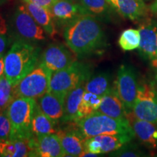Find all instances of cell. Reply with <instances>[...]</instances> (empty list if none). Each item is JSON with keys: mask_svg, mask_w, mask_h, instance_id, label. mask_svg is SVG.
Here are the masks:
<instances>
[{"mask_svg": "<svg viewBox=\"0 0 157 157\" xmlns=\"http://www.w3.org/2000/svg\"><path fill=\"white\" fill-rule=\"evenodd\" d=\"M63 37L68 48L81 58L97 52L106 45L101 25L89 14L80 15L65 26Z\"/></svg>", "mask_w": 157, "mask_h": 157, "instance_id": "6da1fadb", "label": "cell"}, {"mask_svg": "<svg viewBox=\"0 0 157 157\" xmlns=\"http://www.w3.org/2000/svg\"><path fill=\"white\" fill-rule=\"evenodd\" d=\"M40 48L17 39L5 56V76L14 86L39 63Z\"/></svg>", "mask_w": 157, "mask_h": 157, "instance_id": "7a4b0ae2", "label": "cell"}, {"mask_svg": "<svg viewBox=\"0 0 157 157\" xmlns=\"http://www.w3.org/2000/svg\"><path fill=\"white\" fill-rule=\"evenodd\" d=\"M72 122L74 128L85 139L101 135H131L135 136L128 120H118L98 111Z\"/></svg>", "mask_w": 157, "mask_h": 157, "instance_id": "3957f363", "label": "cell"}, {"mask_svg": "<svg viewBox=\"0 0 157 157\" xmlns=\"http://www.w3.org/2000/svg\"><path fill=\"white\" fill-rule=\"evenodd\" d=\"M36 101L34 98H15L7 109L12 125L10 140H30L34 137L32 120Z\"/></svg>", "mask_w": 157, "mask_h": 157, "instance_id": "277c9868", "label": "cell"}, {"mask_svg": "<svg viewBox=\"0 0 157 157\" xmlns=\"http://www.w3.org/2000/svg\"><path fill=\"white\" fill-rule=\"evenodd\" d=\"M91 67L76 60L63 69L52 73L50 91L66 98L67 94L91 77Z\"/></svg>", "mask_w": 157, "mask_h": 157, "instance_id": "5b68a950", "label": "cell"}, {"mask_svg": "<svg viewBox=\"0 0 157 157\" xmlns=\"http://www.w3.org/2000/svg\"><path fill=\"white\" fill-rule=\"evenodd\" d=\"M52 72L40 62L32 71L13 86L15 98L37 99L50 91Z\"/></svg>", "mask_w": 157, "mask_h": 157, "instance_id": "8992f818", "label": "cell"}, {"mask_svg": "<svg viewBox=\"0 0 157 157\" xmlns=\"http://www.w3.org/2000/svg\"><path fill=\"white\" fill-rule=\"evenodd\" d=\"M11 27L15 38L20 40L34 43L47 39L48 34L33 18L24 4L15 10L11 17Z\"/></svg>", "mask_w": 157, "mask_h": 157, "instance_id": "52a82bcc", "label": "cell"}, {"mask_svg": "<svg viewBox=\"0 0 157 157\" xmlns=\"http://www.w3.org/2000/svg\"><path fill=\"white\" fill-rule=\"evenodd\" d=\"M132 113L135 117L157 125V86L154 82L138 84Z\"/></svg>", "mask_w": 157, "mask_h": 157, "instance_id": "ba28073f", "label": "cell"}, {"mask_svg": "<svg viewBox=\"0 0 157 157\" xmlns=\"http://www.w3.org/2000/svg\"><path fill=\"white\" fill-rule=\"evenodd\" d=\"M114 86L127 113L132 112L138 88L134 68L128 65L120 66L118 70Z\"/></svg>", "mask_w": 157, "mask_h": 157, "instance_id": "9c48e42d", "label": "cell"}, {"mask_svg": "<svg viewBox=\"0 0 157 157\" xmlns=\"http://www.w3.org/2000/svg\"><path fill=\"white\" fill-rule=\"evenodd\" d=\"M78 56L68 45L52 43L48 45L40 57V63L52 72L66 68L77 60Z\"/></svg>", "mask_w": 157, "mask_h": 157, "instance_id": "30bf717a", "label": "cell"}, {"mask_svg": "<svg viewBox=\"0 0 157 157\" xmlns=\"http://www.w3.org/2000/svg\"><path fill=\"white\" fill-rule=\"evenodd\" d=\"M56 25L66 26L80 15L87 14L78 2L56 0L49 8Z\"/></svg>", "mask_w": 157, "mask_h": 157, "instance_id": "8fae6325", "label": "cell"}, {"mask_svg": "<svg viewBox=\"0 0 157 157\" xmlns=\"http://www.w3.org/2000/svg\"><path fill=\"white\" fill-rule=\"evenodd\" d=\"M127 119L130 124L135 136L143 145L149 148H157V125L135 117L132 111L127 113Z\"/></svg>", "mask_w": 157, "mask_h": 157, "instance_id": "7c38bea8", "label": "cell"}, {"mask_svg": "<svg viewBox=\"0 0 157 157\" xmlns=\"http://www.w3.org/2000/svg\"><path fill=\"white\" fill-rule=\"evenodd\" d=\"M140 44L139 51L149 60L157 58V21L148 20L139 27Z\"/></svg>", "mask_w": 157, "mask_h": 157, "instance_id": "4fadbf2b", "label": "cell"}, {"mask_svg": "<svg viewBox=\"0 0 157 157\" xmlns=\"http://www.w3.org/2000/svg\"><path fill=\"white\" fill-rule=\"evenodd\" d=\"M57 133L65 156H81L86 151L85 138L74 127L68 130H59Z\"/></svg>", "mask_w": 157, "mask_h": 157, "instance_id": "5bb4252c", "label": "cell"}, {"mask_svg": "<svg viewBox=\"0 0 157 157\" xmlns=\"http://www.w3.org/2000/svg\"><path fill=\"white\" fill-rule=\"evenodd\" d=\"M97 111L118 120H127L126 109L118 95L114 85L103 96L101 103Z\"/></svg>", "mask_w": 157, "mask_h": 157, "instance_id": "9a60e30c", "label": "cell"}, {"mask_svg": "<svg viewBox=\"0 0 157 157\" xmlns=\"http://www.w3.org/2000/svg\"><path fill=\"white\" fill-rule=\"evenodd\" d=\"M42 112L56 123L62 120L64 114L65 98L56 94L48 92L36 99Z\"/></svg>", "mask_w": 157, "mask_h": 157, "instance_id": "2e32d148", "label": "cell"}, {"mask_svg": "<svg viewBox=\"0 0 157 157\" xmlns=\"http://www.w3.org/2000/svg\"><path fill=\"white\" fill-rule=\"evenodd\" d=\"M110 5L125 18L137 21L144 17L148 13L143 0H108Z\"/></svg>", "mask_w": 157, "mask_h": 157, "instance_id": "e0dca14e", "label": "cell"}, {"mask_svg": "<svg viewBox=\"0 0 157 157\" xmlns=\"http://www.w3.org/2000/svg\"><path fill=\"white\" fill-rule=\"evenodd\" d=\"M35 151L36 156L63 157L65 156L61 142L58 133L36 137Z\"/></svg>", "mask_w": 157, "mask_h": 157, "instance_id": "ac0fdd59", "label": "cell"}, {"mask_svg": "<svg viewBox=\"0 0 157 157\" xmlns=\"http://www.w3.org/2000/svg\"><path fill=\"white\" fill-rule=\"evenodd\" d=\"M23 3L33 18L44 29L48 36L54 39L57 34L56 25L50 10L28 2H23Z\"/></svg>", "mask_w": 157, "mask_h": 157, "instance_id": "d6986e66", "label": "cell"}, {"mask_svg": "<svg viewBox=\"0 0 157 157\" xmlns=\"http://www.w3.org/2000/svg\"><path fill=\"white\" fill-rule=\"evenodd\" d=\"M31 140H8L0 142V156H36Z\"/></svg>", "mask_w": 157, "mask_h": 157, "instance_id": "ffe728a7", "label": "cell"}, {"mask_svg": "<svg viewBox=\"0 0 157 157\" xmlns=\"http://www.w3.org/2000/svg\"><path fill=\"white\" fill-rule=\"evenodd\" d=\"M85 83L80 84L66 95L64 103V114L62 119L63 122H72L76 119L78 108L85 91Z\"/></svg>", "mask_w": 157, "mask_h": 157, "instance_id": "44dd1931", "label": "cell"}, {"mask_svg": "<svg viewBox=\"0 0 157 157\" xmlns=\"http://www.w3.org/2000/svg\"><path fill=\"white\" fill-rule=\"evenodd\" d=\"M58 123L49 118L42 112L36 103L32 120V132L35 137L57 133Z\"/></svg>", "mask_w": 157, "mask_h": 157, "instance_id": "7402d4cb", "label": "cell"}, {"mask_svg": "<svg viewBox=\"0 0 157 157\" xmlns=\"http://www.w3.org/2000/svg\"><path fill=\"white\" fill-rule=\"evenodd\" d=\"M131 135H101L95 136L101 146V154H107L119 150L134 137Z\"/></svg>", "mask_w": 157, "mask_h": 157, "instance_id": "603a6c76", "label": "cell"}, {"mask_svg": "<svg viewBox=\"0 0 157 157\" xmlns=\"http://www.w3.org/2000/svg\"><path fill=\"white\" fill-rule=\"evenodd\" d=\"M113 86L109 74L102 73L91 76L89 78L85 83V90L103 97L110 91Z\"/></svg>", "mask_w": 157, "mask_h": 157, "instance_id": "cb8c5ba5", "label": "cell"}, {"mask_svg": "<svg viewBox=\"0 0 157 157\" xmlns=\"http://www.w3.org/2000/svg\"><path fill=\"white\" fill-rule=\"evenodd\" d=\"M101 96L93 94L90 92L84 91L83 98L78 108L76 119H80L91 114L94 111H97L102 101ZM75 120V121H76Z\"/></svg>", "mask_w": 157, "mask_h": 157, "instance_id": "d4e9b609", "label": "cell"}, {"mask_svg": "<svg viewBox=\"0 0 157 157\" xmlns=\"http://www.w3.org/2000/svg\"><path fill=\"white\" fill-rule=\"evenodd\" d=\"M87 14L97 17H104L109 14L111 7L108 0H79L78 2Z\"/></svg>", "mask_w": 157, "mask_h": 157, "instance_id": "484cf974", "label": "cell"}, {"mask_svg": "<svg viewBox=\"0 0 157 157\" xmlns=\"http://www.w3.org/2000/svg\"><path fill=\"white\" fill-rule=\"evenodd\" d=\"M118 43L123 51H132L138 49L140 44L139 29H128L124 30L119 36Z\"/></svg>", "mask_w": 157, "mask_h": 157, "instance_id": "4316f807", "label": "cell"}, {"mask_svg": "<svg viewBox=\"0 0 157 157\" xmlns=\"http://www.w3.org/2000/svg\"><path fill=\"white\" fill-rule=\"evenodd\" d=\"M14 99L13 86L4 76L0 78V111L7 109Z\"/></svg>", "mask_w": 157, "mask_h": 157, "instance_id": "83f0119b", "label": "cell"}, {"mask_svg": "<svg viewBox=\"0 0 157 157\" xmlns=\"http://www.w3.org/2000/svg\"><path fill=\"white\" fill-rule=\"evenodd\" d=\"M12 125L7 109L0 111V142L10 139Z\"/></svg>", "mask_w": 157, "mask_h": 157, "instance_id": "f1b7e54d", "label": "cell"}, {"mask_svg": "<svg viewBox=\"0 0 157 157\" xmlns=\"http://www.w3.org/2000/svg\"><path fill=\"white\" fill-rule=\"evenodd\" d=\"M113 156H144L146 155L141 151L140 149L135 146H127V143L124 144L119 150L112 152Z\"/></svg>", "mask_w": 157, "mask_h": 157, "instance_id": "f546056e", "label": "cell"}, {"mask_svg": "<svg viewBox=\"0 0 157 157\" xmlns=\"http://www.w3.org/2000/svg\"><path fill=\"white\" fill-rule=\"evenodd\" d=\"M22 1L28 2H30L31 4H34V5L49 9L56 0H22Z\"/></svg>", "mask_w": 157, "mask_h": 157, "instance_id": "4dcf8cb0", "label": "cell"}, {"mask_svg": "<svg viewBox=\"0 0 157 157\" xmlns=\"http://www.w3.org/2000/svg\"><path fill=\"white\" fill-rule=\"evenodd\" d=\"M8 44V39L5 34H0V55H3Z\"/></svg>", "mask_w": 157, "mask_h": 157, "instance_id": "1f68e13d", "label": "cell"}, {"mask_svg": "<svg viewBox=\"0 0 157 157\" xmlns=\"http://www.w3.org/2000/svg\"><path fill=\"white\" fill-rule=\"evenodd\" d=\"M151 64L152 68L154 70V83L157 86V58H154L151 60Z\"/></svg>", "mask_w": 157, "mask_h": 157, "instance_id": "d6a6232c", "label": "cell"}, {"mask_svg": "<svg viewBox=\"0 0 157 157\" xmlns=\"http://www.w3.org/2000/svg\"><path fill=\"white\" fill-rule=\"evenodd\" d=\"M5 76V57L0 55V78Z\"/></svg>", "mask_w": 157, "mask_h": 157, "instance_id": "836d02e7", "label": "cell"}, {"mask_svg": "<svg viewBox=\"0 0 157 157\" xmlns=\"http://www.w3.org/2000/svg\"><path fill=\"white\" fill-rule=\"evenodd\" d=\"M7 31V26L6 25L5 21L0 16V34H6Z\"/></svg>", "mask_w": 157, "mask_h": 157, "instance_id": "e575fe53", "label": "cell"}, {"mask_svg": "<svg viewBox=\"0 0 157 157\" xmlns=\"http://www.w3.org/2000/svg\"><path fill=\"white\" fill-rule=\"evenodd\" d=\"M150 10L154 13H157V0H155L152 5L150 6Z\"/></svg>", "mask_w": 157, "mask_h": 157, "instance_id": "d590c367", "label": "cell"}, {"mask_svg": "<svg viewBox=\"0 0 157 157\" xmlns=\"http://www.w3.org/2000/svg\"><path fill=\"white\" fill-rule=\"evenodd\" d=\"M10 0H0V6L4 5V4L7 3V2H9Z\"/></svg>", "mask_w": 157, "mask_h": 157, "instance_id": "8d00e7d4", "label": "cell"}, {"mask_svg": "<svg viewBox=\"0 0 157 157\" xmlns=\"http://www.w3.org/2000/svg\"><path fill=\"white\" fill-rule=\"evenodd\" d=\"M72 1H75V2H79V0H72Z\"/></svg>", "mask_w": 157, "mask_h": 157, "instance_id": "74e56055", "label": "cell"}]
</instances>
